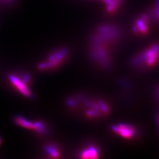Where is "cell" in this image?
<instances>
[{
  "instance_id": "1",
  "label": "cell",
  "mask_w": 159,
  "mask_h": 159,
  "mask_svg": "<svg viewBox=\"0 0 159 159\" xmlns=\"http://www.w3.org/2000/svg\"><path fill=\"white\" fill-rule=\"evenodd\" d=\"M120 30L113 24L98 26L91 38V54L99 58L110 57V50L120 37Z\"/></svg>"
},
{
  "instance_id": "2",
  "label": "cell",
  "mask_w": 159,
  "mask_h": 159,
  "mask_svg": "<svg viewBox=\"0 0 159 159\" xmlns=\"http://www.w3.org/2000/svg\"><path fill=\"white\" fill-rule=\"evenodd\" d=\"M159 61V44H154L133 59V65L137 67H152Z\"/></svg>"
},
{
  "instance_id": "3",
  "label": "cell",
  "mask_w": 159,
  "mask_h": 159,
  "mask_svg": "<svg viewBox=\"0 0 159 159\" xmlns=\"http://www.w3.org/2000/svg\"><path fill=\"white\" fill-rule=\"evenodd\" d=\"M68 52V50L65 48L55 51L50 55L46 61L41 63L38 66V68L41 70H47L56 67L65 59Z\"/></svg>"
},
{
  "instance_id": "4",
  "label": "cell",
  "mask_w": 159,
  "mask_h": 159,
  "mask_svg": "<svg viewBox=\"0 0 159 159\" xmlns=\"http://www.w3.org/2000/svg\"><path fill=\"white\" fill-rule=\"evenodd\" d=\"M150 23L146 12L141 14L135 21L133 31L137 34L146 35L148 32V24Z\"/></svg>"
},
{
  "instance_id": "5",
  "label": "cell",
  "mask_w": 159,
  "mask_h": 159,
  "mask_svg": "<svg viewBox=\"0 0 159 159\" xmlns=\"http://www.w3.org/2000/svg\"><path fill=\"white\" fill-rule=\"evenodd\" d=\"M112 129L116 134L125 138H131L136 135V130L134 127L125 124L114 125Z\"/></svg>"
},
{
  "instance_id": "6",
  "label": "cell",
  "mask_w": 159,
  "mask_h": 159,
  "mask_svg": "<svg viewBox=\"0 0 159 159\" xmlns=\"http://www.w3.org/2000/svg\"><path fill=\"white\" fill-rule=\"evenodd\" d=\"M8 79L12 83V84L22 94L25 96L31 97L32 93L31 91L27 87L26 84L23 83V81L20 79L18 77L13 75L10 74L8 76Z\"/></svg>"
},
{
  "instance_id": "7",
  "label": "cell",
  "mask_w": 159,
  "mask_h": 159,
  "mask_svg": "<svg viewBox=\"0 0 159 159\" xmlns=\"http://www.w3.org/2000/svg\"><path fill=\"white\" fill-rule=\"evenodd\" d=\"M150 22L159 24V0H155L154 4L146 12Z\"/></svg>"
},
{
  "instance_id": "8",
  "label": "cell",
  "mask_w": 159,
  "mask_h": 159,
  "mask_svg": "<svg viewBox=\"0 0 159 159\" xmlns=\"http://www.w3.org/2000/svg\"><path fill=\"white\" fill-rule=\"evenodd\" d=\"M98 155L97 149L93 146L84 149L80 154L81 157L83 159H96L98 157Z\"/></svg>"
},
{
  "instance_id": "9",
  "label": "cell",
  "mask_w": 159,
  "mask_h": 159,
  "mask_svg": "<svg viewBox=\"0 0 159 159\" xmlns=\"http://www.w3.org/2000/svg\"><path fill=\"white\" fill-rule=\"evenodd\" d=\"M15 122L18 125H20L26 128H33V123L30 122L29 120H27L26 118H24L21 116H17L15 118Z\"/></svg>"
},
{
  "instance_id": "10",
  "label": "cell",
  "mask_w": 159,
  "mask_h": 159,
  "mask_svg": "<svg viewBox=\"0 0 159 159\" xmlns=\"http://www.w3.org/2000/svg\"><path fill=\"white\" fill-rule=\"evenodd\" d=\"M34 129L38 133L43 135L46 133L47 131V127L46 125L42 122H35L33 123V127Z\"/></svg>"
},
{
  "instance_id": "11",
  "label": "cell",
  "mask_w": 159,
  "mask_h": 159,
  "mask_svg": "<svg viewBox=\"0 0 159 159\" xmlns=\"http://www.w3.org/2000/svg\"><path fill=\"white\" fill-rule=\"evenodd\" d=\"M46 151L52 157L58 158L60 156L58 150L54 145H48L45 148Z\"/></svg>"
},
{
  "instance_id": "12",
  "label": "cell",
  "mask_w": 159,
  "mask_h": 159,
  "mask_svg": "<svg viewBox=\"0 0 159 159\" xmlns=\"http://www.w3.org/2000/svg\"><path fill=\"white\" fill-rule=\"evenodd\" d=\"M21 80L23 81V83H25V84H27L30 81V76L28 74H25L22 77Z\"/></svg>"
},
{
  "instance_id": "13",
  "label": "cell",
  "mask_w": 159,
  "mask_h": 159,
  "mask_svg": "<svg viewBox=\"0 0 159 159\" xmlns=\"http://www.w3.org/2000/svg\"><path fill=\"white\" fill-rule=\"evenodd\" d=\"M3 2H5V3H11L13 1V0H1Z\"/></svg>"
},
{
  "instance_id": "14",
  "label": "cell",
  "mask_w": 159,
  "mask_h": 159,
  "mask_svg": "<svg viewBox=\"0 0 159 159\" xmlns=\"http://www.w3.org/2000/svg\"><path fill=\"white\" fill-rule=\"evenodd\" d=\"M158 118H159V117H158Z\"/></svg>"
},
{
  "instance_id": "15",
  "label": "cell",
  "mask_w": 159,
  "mask_h": 159,
  "mask_svg": "<svg viewBox=\"0 0 159 159\" xmlns=\"http://www.w3.org/2000/svg\"><path fill=\"white\" fill-rule=\"evenodd\" d=\"M0 143H1V139H0Z\"/></svg>"
}]
</instances>
